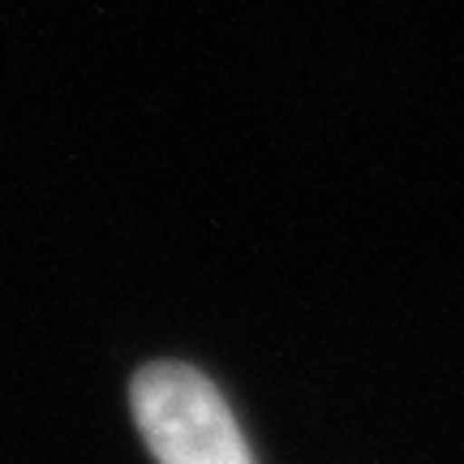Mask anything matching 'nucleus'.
<instances>
[{"label": "nucleus", "instance_id": "f257e3e1", "mask_svg": "<svg viewBox=\"0 0 464 464\" xmlns=\"http://www.w3.org/2000/svg\"><path fill=\"white\" fill-rule=\"evenodd\" d=\"M133 421L160 464H254L216 382L177 362L147 365L130 392Z\"/></svg>", "mask_w": 464, "mask_h": 464}]
</instances>
